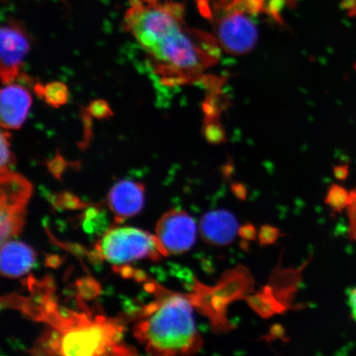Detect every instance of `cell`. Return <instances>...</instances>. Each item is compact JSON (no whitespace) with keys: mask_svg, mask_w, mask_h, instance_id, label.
Segmentation results:
<instances>
[{"mask_svg":"<svg viewBox=\"0 0 356 356\" xmlns=\"http://www.w3.org/2000/svg\"><path fill=\"white\" fill-rule=\"evenodd\" d=\"M131 7L142 8L145 6L144 0H129Z\"/></svg>","mask_w":356,"mask_h":356,"instance_id":"23","label":"cell"},{"mask_svg":"<svg viewBox=\"0 0 356 356\" xmlns=\"http://www.w3.org/2000/svg\"><path fill=\"white\" fill-rule=\"evenodd\" d=\"M145 200L144 184L129 179L117 182L108 195V207L118 222L138 215L144 208Z\"/></svg>","mask_w":356,"mask_h":356,"instance_id":"10","label":"cell"},{"mask_svg":"<svg viewBox=\"0 0 356 356\" xmlns=\"http://www.w3.org/2000/svg\"><path fill=\"white\" fill-rule=\"evenodd\" d=\"M35 261V252L28 244L13 239L1 243L0 267L4 277H24L33 268Z\"/></svg>","mask_w":356,"mask_h":356,"instance_id":"12","label":"cell"},{"mask_svg":"<svg viewBox=\"0 0 356 356\" xmlns=\"http://www.w3.org/2000/svg\"><path fill=\"white\" fill-rule=\"evenodd\" d=\"M144 2L149 4V6H154V4L158 3L159 0H144Z\"/></svg>","mask_w":356,"mask_h":356,"instance_id":"24","label":"cell"},{"mask_svg":"<svg viewBox=\"0 0 356 356\" xmlns=\"http://www.w3.org/2000/svg\"><path fill=\"white\" fill-rule=\"evenodd\" d=\"M11 134L8 130L1 131V156H0V172L10 170L15 162V155L11 149Z\"/></svg>","mask_w":356,"mask_h":356,"instance_id":"14","label":"cell"},{"mask_svg":"<svg viewBox=\"0 0 356 356\" xmlns=\"http://www.w3.org/2000/svg\"><path fill=\"white\" fill-rule=\"evenodd\" d=\"M156 236L168 254L190 250L197 239V227L193 217L179 209L164 213L156 225Z\"/></svg>","mask_w":356,"mask_h":356,"instance_id":"8","label":"cell"},{"mask_svg":"<svg viewBox=\"0 0 356 356\" xmlns=\"http://www.w3.org/2000/svg\"><path fill=\"white\" fill-rule=\"evenodd\" d=\"M33 186L26 177L11 170L0 178V239L1 243L19 235L25 225L26 207Z\"/></svg>","mask_w":356,"mask_h":356,"instance_id":"5","label":"cell"},{"mask_svg":"<svg viewBox=\"0 0 356 356\" xmlns=\"http://www.w3.org/2000/svg\"><path fill=\"white\" fill-rule=\"evenodd\" d=\"M86 111L90 117L97 120H105L113 117V111L108 102L97 99L91 102Z\"/></svg>","mask_w":356,"mask_h":356,"instance_id":"15","label":"cell"},{"mask_svg":"<svg viewBox=\"0 0 356 356\" xmlns=\"http://www.w3.org/2000/svg\"><path fill=\"white\" fill-rule=\"evenodd\" d=\"M65 160L60 154H57L54 159H52L50 163H49V168H51V170L56 175V173L60 175L62 171L64 170L65 168Z\"/></svg>","mask_w":356,"mask_h":356,"instance_id":"19","label":"cell"},{"mask_svg":"<svg viewBox=\"0 0 356 356\" xmlns=\"http://www.w3.org/2000/svg\"><path fill=\"white\" fill-rule=\"evenodd\" d=\"M199 230L204 242L213 246L224 247L234 242L238 232V222L232 213L213 211L203 216Z\"/></svg>","mask_w":356,"mask_h":356,"instance_id":"11","label":"cell"},{"mask_svg":"<svg viewBox=\"0 0 356 356\" xmlns=\"http://www.w3.org/2000/svg\"><path fill=\"white\" fill-rule=\"evenodd\" d=\"M29 295L2 298L6 308L19 310L46 325L30 353L35 355H133L124 343V324L119 318L65 309L58 305L48 280H31Z\"/></svg>","mask_w":356,"mask_h":356,"instance_id":"1","label":"cell"},{"mask_svg":"<svg viewBox=\"0 0 356 356\" xmlns=\"http://www.w3.org/2000/svg\"><path fill=\"white\" fill-rule=\"evenodd\" d=\"M204 136L211 143H220L225 139L224 131L217 124H209L206 127Z\"/></svg>","mask_w":356,"mask_h":356,"instance_id":"18","label":"cell"},{"mask_svg":"<svg viewBox=\"0 0 356 356\" xmlns=\"http://www.w3.org/2000/svg\"><path fill=\"white\" fill-rule=\"evenodd\" d=\"M34 92L48 106L59 108L69 101L70 91L65 83L53 81L47 84L37 83Z\"/></svg>","mask_w":356,"mask_h":356,"instance_id":"13","label":"cell"},{"mask_svg":"<svg viewBox=\"0 0 356 356\" xmlns=\"http://www.w3.org/2000/svg\"><path fill=\"white\" fill-rule=\"evenodd\" d=\"M0 96V123L4 130H19L33 105V97L25 87L17 83L4 84Z\"/></svg>","mask_w":356,"mask_h":356,"instance_id":"9","label":"cell"},{"mask_svg":"<svg viewBox=\"0 0 356 356\" xmlns=\"http://www.w3.org/2000/svg\"><path fill=\"white\" fill-rule=\"evenodd\" d=\"M217 47L210 35L182 25L146 53L161 82L172 86L191 81L215 63Z\"/></svg>","mask_w":356,"mask_h":356,"instance_id":"3","label":"cell"},{"mask_svg":"<svg viewBox=\"0 0 356 356\" xmlns=\"http://www.w3.org/2000/svg\"><path fill=\"white\" fill-rule=\"evenodd\" d=\"M216 11L213 24L220 47L233 55L250 52L258 40L257 26L253 19L255 15L225 3H218Z\"/></svg>","mask_w":356,"mask_h":356,"instance_id":"6","label":"cell"},{"mask_svg":"<svg viewBox=\"0 0 356 356\" xmlns=\"http://www.w3.org/2000/svg\"><path fill=\"white\" fill-rule=\"evenodd\" d=\"M193 307L188 295L158 286L154 300L140 311L134 324V336L151 355L197 353L203 340L195 327Z\"/></svg>","mask_w":356,"mask_h":356,"instance_id":"2","label":"cell"},{"mask_svg":"<svg viewBox=\"0 0 356 356\" xmlns=\"http://www.w3.org/2000/svg\"><path fill=\"white\" fill-rule=\"evenodd\" d=\"M346 207L349 220L350 238L356 242V186L350 193L348 204Z\"/></svg>","mask_w":356,"mask_h":356,"instance_id":"17","label":"cell"},{"mask_svg":"<svg viewBox=\"0 0 356 356\" xmlns=\"http://www.w3.org/2000/svg\"><path fill=\"white\" fill-rule=\"evenodd\" d=\"M343 6L350 16L356 15V0H344Z\"/></svg>","mask_w":356,"mask_h":356,"instance_id":"21","label":"cell"},{"mask_svg":"<svg viewBox=\"0 0 356 356\" xmlns=\"http://www.w3.org/2000/svg\"><path fill=\"white\" fill-rule=\"evenodd\" d=\"M349 304L351 310V314H353L354 319L356 322V288L353 289L350 293L349 296Z\"/></svg>","mask_w":356,"mask_h":356,"instance_id":"20","label":"cell"},{"mask_svg":"<svg viewBox=\"0 0 356 356\" xmlns=\"http://www.w3.org/2000/svg\"><path fill=\"white\" fill-rule=\"evenodd\" d=\"M334 172H335V175L337 178L344 179L347 173H348V168L346 166H337L334 169Z\"/></svg>","mask_w":356,"mask_h":356,"instance_id":"22","label":"cell"},{"mask_svg":"<svg viewBox=\"0 0 356 356\" xmlns=\"http://www.w3.org/2000/svg\"><path fill=\"white\" fill-rule=\"evenodd\" d=\"M350 193L341 188L340 186L334 185L327 194V202L335 209H341L348 204Z\"/></svg>","mask_w":356,"mask_h":356,"instance_id":"16","label":"cell"},{"mask_svg":"<svg viewBox=\"0 0 356 356\" xmlns=\"http://www.w3.org/2000/svg\"><path fill=\"white\" fill-rule=\"evenodd\" d=\"M31 49V39L24 26L10 21L0 31V77L3 84L19 76L22 65Z\"/></svg>","mask_w":356,"mask_h":356,"instance_id":"7","label":"cell"},{"mask_svg":"<svg viewBox=\"0 0 356 356\" xmlns=\"http://www.w3.org/2000/svg\"><path fill=\"white\" fill-rule=\"evenodd\" d=\"M96 254L115 265L143 259L157 261L168 256L156 234L133 227L106 231L96 245Z\"/></svg>","mask_w":356,"mask_h":356,"instance_id":"4","label":"cell"}]
</instances>
